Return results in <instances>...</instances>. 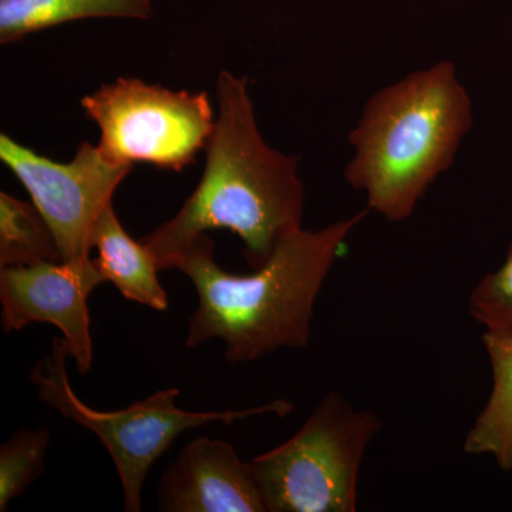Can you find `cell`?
Listing matches in <instances>:
<instances>
[{
    "label": "cell",
    "mask_w": 512,
    "mask_h": 512,
    "mask_svg": "<svg viewBox=\"0 0 512 512\" xmlns=\"http://www.w3.org/2000/svg\"><path fill=\"white\" fill-rule=\"evenodd\" d=\"M217 109L200 183L175 217L141 239L160 271L215 229L237 235L245 261L261 268L285 238L303 228L306 192L298 158L266 143L248 77L220 73Z\"/></svg>",
    "instance_id": "1"
},
{
    "label": "cell",
    "mask_w": 512,
    "mask_h": 512,
    "mask_svg": "<svg viewBox=\"0 0 512 512\" xmlns=\"http://www.w3.org/2000/svg\"><path fill=\"white\" fill-rule=\"evenodd\" d=\"M367 212L320 229H299L249 275L224 271L215 261L210 234L200 235L171 266L188 276L198 296L185 345L197 349L220 339L225 360L232 365L254 362L279 349L306 348L316 299Z\"/></svg>",
    "instance_id": "2"
},
{
    "label": "cell",
    "mask_w": 512,
    "mask_h": 512,
    "mask_svg": "<svg viewBox=\"0 0 512 512\" xmlns=\"http://www.w3.org/2000/svg\"><path fill=\"white\" fill-rule=\"evenodd\" d=\"M474 124V107L456 64L414 70L369 97L349 133L346 183L367 210L409 220L431 185L453 167Z\"/></svg>",
    "instance_id": "3"
},
{
    "label": "cell",
    "mask_w": 512,
    "mask_h": 512,
    "mask_svg": "<svg viewBox=\"0 0 512 512\" xmlns=\"http://www.w3.org/2000/svg\"><path fill=\"white\" fill-rule=\"evenodd\" d=\"M380 430L375 413L326 394L291 439L249 461L265 512H355L363 458Z\"/></svg>",
    "instance_id": "4"
},
{
    "label": "cell",
    "mask_w": 512,
    "mask_h": 512,
    "mask_svg": "<svg viewBox=\"0 0 512 512\" xmlns=\"http://www.w3.org/2000/svg\"><path fill=\"white\" fill-rule=\"evenodd\" d=\"M67 357L70 353L64 339H53L52 350L33 367L29 382L36 387L40 402L99 437L119 474L127 512L141 511L148 471L180 434L208 423L229 426L258 414L284 416L292 409L291 404L279 400L248 410L190 412L177 406L180 390L170 387L126 409L103 412L82 402L74 393L67 376Z\"/></svg>",
    "instance_id": "5"
},
{
    "label": "cell",
    "mask_w": 512,
    "mask_h": 512,
    "mask_svg": "<svg viewBox=\"0 0 512 512\" xmlns=\"http://www.w3.org/2000/svg\"><path fill=\"white\" fill-rule=\"evenodd\" d=\"M87 119L100 130L97 146L110 160L181 171L205 150L215 114L205 92L170 90L120 77L84 96Z\"/></svg>",
    "instance_id": "6"
},
{
    "label": "cell",
    "mask_w": 512,
    "mask_h": 512,
    "mask_svg": "<svg viewBox=\"0 0 512 512\" xmlns=\"http://www.w3.org/2000/svg\"><path fill=\"white\" fill-rule=\"evenodd\" d=\"M0 160L15 174L59 245L62 261H92L93 232L133 165L110 160L99 146L82 143L69 163H57L0 134Z\"/></svg>",
    "instance_id": "7"
},
{
    "label": "cell",
    "mask_w": 512,
    "mask_h": 512,
    "mask_svg": "<svg viewBox=\"0 0 512 512\" xmlns=\"http://www.w3.org/2000/svg\"><path fill=\"white\" fill-rule=\"evenodd\" d=\"M104 278L96 261L84 265L40 262L0 268L2 329L19 332L33 323H49L62 332L77 372L93 365L89 296Z\"/></svg>",
    "instance_id": "8"
},
{
    "label": "cell",
    "mask_w": 512,
    "mask_h": 512,
    "mask_svg": "<svg viewBox=\"0 0 512 512\" xmlns=\"http://www.w3.org/2000/svg\"><path fill=\"white\" fill-rule=\"evenodd\" d=\"M157 501L163 512H265L249 461L228 441L204 436L165 468Z\"/></svg>",
    "instance_id": "9"
},
{
    "label": "cell",
    "mask_w": 512,
    "mask_h": 512,
    "mask_svg": "<svg viewBox=\"0 0 512 512\" xmlns=\"http://www.w3.org/2000/svg\"><path fill=\"white\" fill-rule=\"evenodd\" d=\"M93 248L104 281L111 282L128 301L148 306L154 311L168 309V296L158 281V265L150 249L130 237L121 224L113 204L97 221L93 232Z\"/></svg>",
    "instance_id": "10"
},
{
    "label": "cell",
    "mask_w": 512,
    "mask_h": 512,
    "mask_svg": "<svg viewBox=\"0 0 512 512\" xmlns=\"http://www.w3.org/2000/svg\"><path fill=\"white\" fill-rule=\"evenodd\" d=\"M493 387L484 409L468 431L464 451L490 456L505 473L512 471V335L484 332Z\"/></svg>",
    "instance_id": "11"
},
{
    "label": "cell",
    "mask_w": 512,
    "mask_h": 512,
    "mask_svg": "<svg viewBox=\"0 0 512 512\" xmlns=\"http://www.w3.org/2000/svg\"><path fill=\"white\" fill-rule=\"evenodd\" d=\"M153 5L154 0H0V43L76 20L146 19Z\"/></svg>",
    "instance_id": "12"
},
{
    "label": "cell",
    "mask_w": 512,
    "mask_h": 512,
    "mask_svg": "<svg viewBox=\"0 0 512 512\" xmlns=\"http://www.w3.org/2000/svg\"><path fill=\"white\" fill-rule=\"evenodd\" d=\"M63 262L59 245L33 202L0 192V268Z\"/></svg>",
    "instance_id": "13"
},
{
    "label": "cell",
    "mask_w": 512,
    "mask_h": 512,
    "mask_svg": "<svg viewBox=\"0 0 512 512\" xmlns=\"http://www.w3.org/2000/svg\"><path fill=\"white\" fill-rule=\"evenodd\" d=\"M50 441L49 429H19L0 446V511L42 476Z\"/></svg>",
    "instance_id": "14"
},
{
    "label": "cell",
    "mask_w": 512,
    "mask_h": 512,
    "mask_svg": "<svg viewBox=\"0 0 512 512\" xmlns=\"http://www.w3.org/2000/svg\"><path fill=\"white\" fill-rule=\"evenodd\" d=\"M468 308L485 332L512 335V244L504 264L473 289Z\"/></svg>",
    "instance_id": "15"
}]
</instances>
